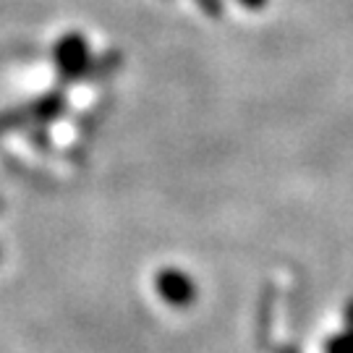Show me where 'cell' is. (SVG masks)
Wrapping results in <instances>:
<instances>
[{
    "label": "cell",
    "instance_id": "cell-1",
    "mask_svg": "<svg viewBox=\"0 0 353 353\" xmlns=\"http://www.w3.org/2000/svg\"><path fill=\"white\" fill-rule=\"evenodd\" d=\"M327 353H353V332L343 335V338H335L327 345Z\"/></svg>",
    "mask_w": 353,
    "mask_h": 353
},
{
    "label": "cell",
    "instance_id": "cell-2",
    "mask_svg": "<svg viewBox=\"0 0 353 353\" xmlns=\"http://www.w3.org/2000/svg\"><path fill=\"white\" fill-rule=\"evenodd\" d=\"M241 3H246V6H252V8H259V6H265V0H241Z\"/></svg>",
    "mask_w": 353,
    "mask_h": 353
}]
</instances>
